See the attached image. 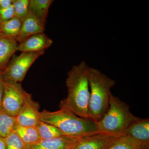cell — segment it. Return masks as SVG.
<instances>
[{
	"label": "cell",
	"mask_w": 149,
	"mask_h": 149,
	"mask_svg": "<svg viewBox=\"0 0 149 149\" xmlns=\"http://www.w3.org/2000/svg\"><path fill=\"white\" fill-rule=\"evenodd\" d=\"M40 112L39 104L34 101L29 94L20 111L15 117L17 125L35 127L40 120Z\"/></svg>",
	"instance_id": "7"
},
{
	"label": "cell",
	"mask_w": 149,
	"mask_h": 149,
	"mask_svg": "<svg viewBox=\"0 0 149 149\" xmlns=\"http://www.w3.org/2000/svg\"><path fill=\"white\" fill-rule=\"evenodd\" d=\"M16 125L15 117L9 115L2 109H0V137L5 138L13 131Z\"/></svg>",
	"instance_id": "18"
},
{
	"label": "cell",
	"mask_w": 149,
	"mask_h": 149,
	"mask_svg": "<svg viewBox=\"0 0 149 149\" xmlns=\"http://www.w3.org/2000/svg\"><path fill=\"white\" fill-rule=\"evenodd\" d=\"M141 149H149V119L140 118L133 123L125 133Z\"/></svg>",
	"instance_id": "10"
},
{
	"label": "cell",
	"mask_w": 149,
	"mask_h": 149,
	"mask_svg": "<svg viewBox=\"0 0 149 149\" xmlns=\"http://www.w3.org/2000/svg\"><path fill=\"white\" fill-rule=\"evenodd\" d=\"M139 118L132 114L128 104L111 94L108 110L97 123L98 132L113 136L125 135L130 125Z\"/></svg>",
	"instance_id": "4"
},
{
	"label": "cell",
	"mask_w": 149,
	"mask_h": 149,
	"mask_svg": "<svg viewBox=\"0 0 149 149\" xmlns=\"http://www.w3.org/2000/svg\"><path fill=\"white\" fill-rule=\"evenodd\" d=\"M54 1L52 0H30L29 11L34 14L45 27L48 11Z\"/></svg>",
	"instance_id": "14"
},
{
	"label": "cell",
	"mask_w": 149,
	"mask_h": 149,
	"mask_svg": "<svg viewBox=\"0 0 149 149\" xmlns=\"http://www.w3.org/2000/svg\"><path fill=\"white\" fill-rule=\"evenodd\" d=\"M13 0H0V9L8 8L13 5Z\"/></svg>",
	"instance_id": "23"
},
{
	"label": "cell",
	"mask_w": 149,
	"mask_h": 149,
	"mask_svg": "<svg viewBox=\"0 0 149 149\" xmlns=\"http://www.w3.org/2000/svg\"><path fill=\"white\" fill-rule=\"evenodd\" d=\"M3 93V84L0 74V109H2V101Z\"/></svg>",
	"instance_id": "24"
},
{
	"label": "cell",
	"mask_w": 149,
	"mask_h": 149,
	"mask_svg": "<svg viewBox=\"0 0 149 149\" xmlns=\"http://www.w3.org/2000/svg\"><path fill=\"white\" fill-rule=\"evenodd\" d=\"M14 131L26 145H32L40 141V138L36 127L15 125Z\"/></svg>",
	"instance_id": "15"
},
{
	"label": "cell",
	"mask_w": 149,
	"mask_h": 149,
	"mask_svg": "<svg viewBox=\"0 0 149 149\" xmlns=\"http://www.w3.org/2000/svg\"><path fill=\"white\" fill-rule=\"evenodd\" d=\"M18 44L15 38L0 37V73L5 70L10 58L17 52Z\"/></svg>",
	"instance_id": "13"
},
{
	"label": "cell",
	"mask_w": 149,
	"mask_h": 149,
	"mask_svg": "<svg viewBox=\"0 0 149 149\" xmlns=\"http://www.w3.org/2000/svg\"><path fill=\"white\" fill-rule=\"evenodd\" d=\"M3 84L2 109L9 115L15 117L23 106L29 94L24 91L19 83L3 81Z\"/></svg>",
	"instance_id": "6"
},
{
	"label": "cell",
	"mask_w": 149,
	"mask_h": 149,
	"mask_svg": "<svg viewBox=\"0 0 149 149\" xmlns=\"http://www.w3.org/2000/svg\"><path fill=\"white\" fill-rule=\"evenodd\" d=\"M0 149H6V146L4 138L0 137Z\"/></svg>",
	"instance_id": "25"
},
{
	"label": "cell",
	"mask_w": 149,
	"mask_h": 149,
	"mask_svg": "<svg viewBox=\"0 0 149 149\" xmlns=\"http://www.w3.org/2000/svg\"><path fill=\"white\" fill-rule=\"evenodd\" d=\"M84 137L63 136L41 139L35 144L27 145L26 149H73Z\"/></svg>",
	"instance_id": "8"
},
{
	"label": "cell",
	"mask_w": 149,
	"mask_h": 149,
	"mask_svg": "<svg viewBox=\"0 0 149 149\" xmlns=\"http://www.w3.org/2000/svg\"><path fill=\"white\" fill-rule=\"evenodd\" d=\"M15 17L13 6L8 8L0 9V24L8 21Z\"/></svg>",
	"instance_id": "22"
},
{
	"label": "cell",
	"mask_w": 149,
	"mask_h": 149,
	"mask_svg": "<svg viewBox=\"0 0 149 149\" xmlns=\"http://www.w3.org/2000/svg\"><path fill=\"white\" fill-rule=\"evenodd\" d=\"M90 68L85 61L73 66L66 80L68 95L59 104L60 108L72 112L80 117L88 118L90 90L88 74Z\"/></svg>",
	"instance_id": "1"
},
{
	"label": "cell",
	"mask_w": 149,
	"mask_h": 149,
	"mask_svg": "<svg viewBox=\"0 0 149 149\" xmlns=\"http://www.w3.org/2000/svg\"><path fill=\"white\" fill-rule=\"evenodd\" d=\"M45 27L34 15L29 11L27 17L22 21L21 30L16 40L18 43L21 42L30 36L38 33H44Z\"/></svg>",
	"instance_id": "12"
},
{
	"label": "cell",
	"mask_w": 149,
	"mask_h": 149,
	"mask_svg": "<svg viewBox=\"0 0 149 149\" xmlns=\"http://www.w3.org/2000/svg\"><path fill=\"white\" fill-rule=\"evenodd\" d=\"M40 120L55 126L64 136L84 137L98 133L96 122L65 109L55 111L44 110L40 112Z\"/></svg>",
	"instance_id": "3"
},
{
	"label": "cell",
	"mask_w": 149,
	"mask_h": 149,
	"mask_svg": "<svg viewBox=\"0 0 149 149\" xmlns=\"http://www.w3.org/2000/svg\"><path fill=\"white\" fill-rule=\"evenodd\" d=\"M29 0H13L15 17L23 21L29 13Z\"/></svg>",
	"instance_id": "20"
},
{
	"label": "cell",
	"mask_w": 149,
	"mask_h": 149,
	"mask_svg": "<svg viewBox=\"0 0 149 149\" xmlns=\"http://www.w3.org/2000/svg\"><path fill=\"white\" fill-rule=\"evenodd\" d=\"M53 41L44 33H38L30 36L18 43L17 51L22 52H32L45 50L52 46Z\"/></svg>",
	"instance_id": "11"
},
{
	"label": "cell",
	"mask_w": 149,
	"mask_h": 149,
	"mask_svg": "<svg viewBox=\"0 0 149 149\" xmlns=\"http://www.w3.org/2000/svg\"><path fill=\"white\" fill-rule=\"evenodd\" d=\"M90 90L88 118L98 122L107 113L109 107L111 90L115 81L98 70L90 68L88 74Z\"/></svg>",
	"instance_id": "2"
},
{
	"label": "cell",
	"mask_w": 149,
	"mask_h": 149,
	"mask_svg": "<svg viewBox=\"0 0 149 149\" xmlns=\"http://www.w3.org/2000/svg\"><path fill=\"white\" fill-rule=\"evenodd\" d=\"M106 149H141L136 142L127 135L120 136Z\"/></svg>",
	"instance_id": "19"
},
{
	"label": "cell",
	"mask_w": 149,
	"mask_h": 149,
	"mask_svg": "<svg viewBox=\"0 0 149 149\" xmlns=\"http://www.w3.org/2000/svg\"><path fill=\"white\" fill-rule=\"evenodd\" d=\"M6 149H26V145L14 131L4 138Z\"/></svg>",
	"instance_id": "21"
},
{
	"label": "cell",
	"mask_w": 149,
	"mask_h": 149,
	"mask_svg": "<svg viewBox=\"0 0 149 149\" xmlns=\"http://www.w3.org/2000/svg\"><path fill=\"white\" fill-rule=\"evenodd\" d=\"M22 23L21 20L14 17L0 24V37L16 39L21 30Z\"/></svg>",
	"instance_id": "16"
},
{
	"label": "cell",
	"mask_w": 149,
	"mask_h": 149,
	"mask_svg": "<svg viewBox=\"0 0 149 149\" xmlns=\"http://www.w3.org/2000/svg\"><path fill=\"white\" fill-rule=\"evenodd\" d=\"M45 50L22 52L18 56L13 55L9 61L5 70L0 73L3 81H11L19 83L24 80L29 68Z\"/></svg>",
	"instance_id": "5"
},
{
	"label": "cell",
	"mask_w": 149,
	"mask_h": 149,
	"mask_svg": "<svg viewBox=\"0 0 149 149\" xmlns=\"http://www.w3.org/2000/svg\"><path fill=\"white\" fill-rule=\"evenodd\" d=\"M41 139H49L64 136L54 125L40 120L36 126Z\"/></svg>",
	"instance_id": "17"
},
{
	"label": "cell",
	"mask_w": 149,
	"mask_h": 149,
	"mask_svg": "<svg viewBox=\"0 0 149 149\" xmlns=\"http://www.w3.org/2000/svg\"><path fill=\"white\" fill-rule=\"evenodd\" d=\"M120 136L94 133L84 137L73 149H106Z\"/></svg>",
	"instance_id": "9"
}]
</instances>
